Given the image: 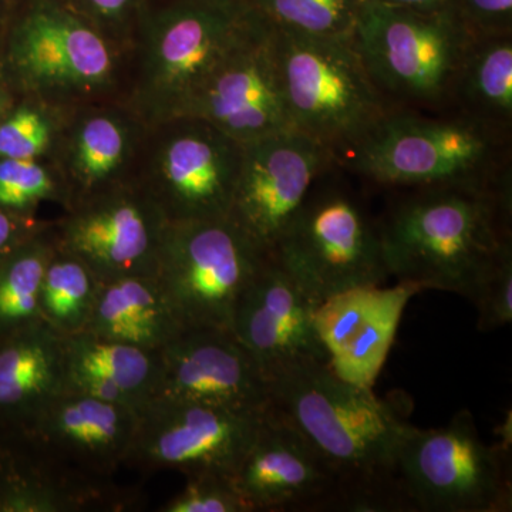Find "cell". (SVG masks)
<instances>
[{
  "mask_svg": "<svg viewBox=\"0 0 512 512\" xmlns=\"http://www.w3.org/2000/svg\"><path fill=\"white\" fill-rule=\"evenodd\" d=\"M52 221L57 248L92 269L99 281L156 275L168 221L137 181L64 208Z\"/></svg>",
  "mask_w": 512,
  "mask_h": 512,
  "instance_id": "cell-13",
  "label": "cell"
},
{
  "mask_svg": "<svg viewBox=\"0 0 512 512\" xmlns=\"http://www.w3.org/2000/svg\"><path fill=\"white\" fill-rule=\"evenodd\" d=\"M396 476L406 511L511 510L507 448L484 443L467 410L439 429L409 424L397 448Z\"/></svg>",
  "mask_w": 512,
  "mask_h": 512,
  "instance_id": "cell-9",
  "label": "cell"
},
{
  "mask_svg": "<svg viewBox=\"0 0 512 512\" xmlns=\"http://www.w3.org/2000/svg\"><path fill=\"white\" fill-rule=\"evenodd\" d=\"M56 249L52 222H47L0 266V336L40 318V289Z\"/></svg>",
  "mask_w": 512,
  "mask_h": 512,
  "instance_id": "cell-27",
  "label": "cell"
},
{
  "mask_svg": "<svg viewBox=\"0 0 512 512\" xmlns=\"http://www.w3.org/2000/svg\"><path fill=\"white\" fill-rule=\"evenodd\" d=\"M474 36L450 9H412L367 0L352 43L387 100L441 107L454 100Z\"/></svg>",
  "mask_w": 512,
  "mask_h": 512,
  "instance_id": "cell-7",
  "label": "cell"
},
{
  "mask_svg": "<svg viewBox=\"0 0 512 512\" xmlns=\"http://www.w3.org/2000/svg\"><path fill=\"white\" fill-rule=\"evenodd\" d=\"M2 2L3 0H0V6H2ZM0 23H5V19H3L2 16H0Z\"/></svg>",
  "mask_w": 512,
  "mask_h": 512,
  "instance_id": "cell-39",
  "label": "cell"
},
{
  "mask_svg": "<svg viewBox=\"0 0 512 512\" xmlns=\"http://www.w3.org/2000/svg\"><path fill=\"white\" fill-rule=\"evenodd\" d=\"M180 493L160 508L163 512H252L231 476H190Z\"/></svg>",
  "mask_w": 512,
  "mask_h": 512,
  "instance_id": "cell-32",
  "label": "cell"
},
{
  "mask_svg": "<svg viewBox=\"0 0 512 512\" xmlns=\"http://www.w3.org/2000/svg\"><path fill=\"white\" fill-rule=\"evenodd\" d=\"M423 289L397 281L357 286L316 306L313 325L328 355V366L343 382L373 389L382 372L404 309Z\"/></svg>",
  "mask_w": 512,
  "mask_h": 512,
  "instance_id": "cell-19",
  "label": "cell"
},
{
  "mask_svg": "<svg viewBox=\"0 0 512 512\" xmlns=\"http://www.w3.org/2000/svg\"><path fill=\"white\" fill-rule=\"evenodd\" d=\"M64 390L89 394L140 412L156 396L160 350L79 332L63 336Z\"/></svg>",
  "mask_w": 512,
  "mask_h": 512,
  "instance_id": "cell-23",
  "label": "cell"
},
{
  "mask_svg": "<svg viewBox=\"0 0 512 512\" xmlns=\"http://www.w3.org/2000/svg\"><path fill=\"white\" fill-rule=\"evenodd\" d=\"M316 303L271 254L242 295L231 330L261 367L266 380L306 360L328 362L316 335Z\"/></svg>",
  "mask_w": 512,
  "mask_h": 512,
  "instance_id": "cell-21",
  "label": "cell"
},
{
  "mask_svg": "<svg viewBox=\"0 0 512 512\" xmlns=\"http://www.w3.org/2000/svg\"><path fill=\"white\" fill-rule=\"evenodd\" d=\"M184 116L208 121L241 144L293 130L279 72L276 32L264 18L211 74Z\"/></svg>",
  "mask_w": 512,
  "mask_h": 512,
  "instance_id": "cell-16",
  "label": "cell"
},
{
  "mask_svg": "<svg viewBox=\"0 0 512 512\" xmlns=\"http://www.w3.org/2000/svg\"><path fill=\"white\" fill-rule=\"evenodd\" d=\"M137 410L64 390L43 407L28 430L67 466L111 480L126 464L136 434Z\"/></svg>",
  "mask_w": 512,
  "mask_h": 512,
  "instance_id": "cell-22",
  "label": "cell"
},
{
  "mask_svg": "<svg viewBox=\"0 0 512 512\" xmlns=\"http://www.w3.org/2000/svg\"><path fill=\"white\" fill-rule=\"evenodd\" d=\"M264 412L153 397L138 412L126 466L232 477Z\"/></svg>",
  "mask_w": 512,
  "mask_h": 512,
  "instance_id": "cell-12",
  "label": "cell"
},
{
  "mask_svg": "<svg viewBox=\"0 0 512 512\" xmlns=\"http://www.w3.org/2000/svg\"><path fill=\"white\" fill-rule=\"evenodd\" d=\"M3 23H0V36H2Z\"/></svg>",
  "mask_w": 512,
  "mask_h": 512,
  "instance_id": "cell-40",
  "label": "cell"
},
{
  "mask_svg": "<svg viewBox=\"0 0 512 512\" xmlns=\"http://www.w3.org/2000/svg\"><path fill=\"white\" fill-rule=\"evenodd\" d=\"M244 144L198 117L181 116L147 127L136 181L175 222L227 218Z\"/></svg>",
  "mask_w": 512,
  "mask_h": 512,
  "instance_id": "cell-11",
  "label": "cell"
},
{
  "mask_svg": "<svg viewBox=\"0 0 512 512\" xmlns=\"http://www.w3.org/2000/svg\"><path fill=\"white\" fill-rule=\"evenodd\" d=\"M261 19L249 0L144 5L128 49L124 101L148 126L184 116L211 74Z\"/></svg>",
  "mask_w": 512,
  "mask_h": 512,
  "instance_id": "cell-3",
  "label": "cell"
},
{
  "mask_svg": "<svg viewBox=\"0 0 512 512\" xmlns=\"http://www.w3.org/2000/svg\"><path fill=\"white\" fill-rule=\"evenodd\" d=\"M275 32L293 130L318 141L336 160L345 157L393 106L367 73L352 39Z\"/></svg>",
  "mask_w": 512,
  "mask_h": 512,
  "instance_id": "cell-6",
  "label": "cell"
},
{
  "mask_svg": "<svg viewBox=\"0 0 512 512\" xmlns=\"http://www.w3.org/2000/svg\"><path fill=\"white\" fill-rule=\"evenodd\" d=\"M72 5L110 39L124 49H130L138 16L144 6L143 0H74Z\"/></svg>",
  "mask_w": 512,
  "mask_h": 512,
  "instance_id": "cell-34",
  "label": "cell"
},
{
  "mask_svg": "<svg viewBox=\"0 0 512 512\" xmlns=\"http://www.w3.org/2000/svg\"><path fill=\"white\" fill-rule=\"evenodd\" d=\"M148 124L124 100L64 110L47 163L62 185L64 208L136 181Z\"/></svg>",
  "mask_w": 512,
  "mask_h": 512,
  "instance_id": "cell-15",
  "label": "cell"
},
{
  "mask_svg": "<svg viewBox=\"0 0 512 512\" xmlns=\"http://www.w3.org/2000/svg\"><path fill=\"white\" fill-rule=\"evenodd\" d=\"M16 97H18V94L13 92L8 83L0 77V119L9 110V107L15 103Z\"/></svg>",
  "mask_w": 512,
  "mask_h": 512,
  "instance_id": "cell-38",
  "label": "cell"
},
{
  "mask_svg": "<svg viewBox=\"0 0 512 512\" xmlns=\"http://www.w3.org/2000/svg\"><path fill=\"white\" fill-rule=\"evenodd\" d=\"M63 110L32 97L18 96L0 119V158L47 160Z\"/></svg>",
  "mask_w": 512,
  "mask_h": 512,
  "instance_id": "cell-30",
  "label": "cell"
},
{
  "mask_svg": "<svg viewBox=\"0 0 512 512\" xmlns=\"http://www.w3.org/2000/svg\"><path fill=\"white\" fill-rule=\"evenodd\" d=\"M136 497L67 466L28 429L0 421V512L121 511Z\"/></svg>",
  "mask_w": 512,
  "mask_h": 512,
  "instance_id": "cell-20",
  "label": "cell"
},
{
  "mask_svg": "<svg viewBox=\"0 0 512 512\" xmlns=\"http://www.w3.org/2000/svg\"><path fill=\"white\" fill-rule=\"evenodd\" d=\"M154 397L264 412L268 380L231 329L184 328L160 350Z\"/></svg>",
  "mask_w": 512,
  "mask_h": 512,
  "instance_id": "cell-18",
  "label": "cell"
},
{
  "mask_svg": "<svg viewBox=\"0 0 512 512\" xmlns=\"http://www.w3.org/2000/svg\"><path fill=\"white\" fill-rule=\"evenodd\" d=\"M128 50L69 0H28L0 36V77L59 110L124 100Z\"/></svg>",
  "mask_w": 512,
  "mask_h": 512,
  "instance_id": "cell-4",
  "label": "cell"
},
{
  "mask_svg": "<svg viewBox=\"0 0 512 512\" xmlns=\"http://www.w3.org/2000/svg\"><path fill=\"white\" fill-rule=\"evenodd\" d=\"M269 409L308 441L338 484L339 510L406 511L396 456L409 426L404 399L343 382L306 360L268 379Z\"/></svg>",
  "mask_w": 512,
  "mask_h": 512,
  "instance_id": "cell-1",
  "label": "cell"
},
{
  "mask_svg": "<svg viewBox=\"0 0 512 512\" xmlns=\"http://www.w3.org/2000/svg\"><path fill=\"white\" fill-rule=\"evenodd\" d=\"M367 0H249L272 26L318 39H352Z\"/></svg>",
  "mask_w": 512,
  "mask_h": 512,
  "instance_id": "cell-29",
  "label": "cell"
},
{
  "mask_svg": "<svg viewBox=\"0 0 512 512\" xmlns=\"http://www.w3.org/2000/svg\"><path fill=\"white\" fill-rule=\"evenodd\" d=\"M376 2L403 6V8L434 10L447 8L450 0H376Z\"/></svg>",
  "mask_w": 512,
  "mask_h": 512,
  "instance_id": "cell-37",
  "label": "cell"
},
{
  "mask_svg": "<svg viewBox=\"0 0 512 512\" xmlns=\"http://www.w3.org/2000/svg\"><path fill=\"white\" fill-rule=\"evenodd\" d=\"M336 157L296 130L244 144L228 218L272 254L313 185Z\"/></svg>",
  "mask_w": 512,
  "mask_h": 512,
  "instance_id": "cell-14",
  "label": "cell"
},
{
  "mask_svg": "<svg viewBox=\"0 0 512 512\" xmlns=\"http://www.w3.org/2000/svg\"><path fill=\"white\" fill-rule=\"evenodd\" d=\"M316 181L272 256L316 305L357 286L390 278L379 224L348 188Z\"/></svg>",
  "mask_w": 512,
  "mask_h": 512,
  "instance_id": "cell-8",
  "label": "cell"
},
{
  "mask_svg": "<svg viewBox=\"0 0 512 512\" xmlns=\"http://www.w3.org/2000/svg\"><path fill=\"white\" fill-rule=\"evenodd\" d=\"M453 101L463 107V114L497 131L511 127L512 33L474 37Z\"/></svg>",
  "mask_w": 512,
  "mask_h": 512,
  "instance_id": "cell-26",
  "label": "cell"
},
{
  "mask_svg": "<svg viewBox=\"0 0 512 512\" xmlns=\"http://www.w3.org/2000/svg\"><path fill=\"white\" fill-rule=\"evenodd\" d=\"M184 330L154 275L100 281L83 332L148 350H161Z\"/></svg>",
  "mask_w": 512,
  "mask_h": 512,
  "instance_id": "cell-25",
  "label": "cell"
},
{
  "mask_svg": "<svg viewBox=\"0 0 512 512\" xmlns=\"http://www.w3.org/2000/svg\"><path fill=\"white\" fill-rule=\"evenodd\" d=\"M64 392L63 336L37 320L0 336V421L28 429Z\"/></svg>",
  "mask_w": 512,
  "mask_h": 512,
  "instance_id": "cell-24",
  "label": "cell"
},
{
  "mask_svg": "<svg viewBox=\"0 0 512 512\" xmlns=\"http://www.w3.org/2000/svg\"><path fill=\"white\" fill-rule=\"evenodd\" d=\"M478 311V330L493 332L512 320V245L501 252L497 264L473 301Z\"/></svg>",
  "mask_w": 512,
  "mask_h": 512,
  "instance_id": "cell-33",
  "label": "cell"
},
{
  "mask_svg": "<svg viewBox=\"0 0 512 512\" xmlns=\"http://www.w3.org/2000/svg\"><path fill=\"white\" fill-rule=\"evenodd\" d=\"M232 480L252 512L339 510L332 471L269 407Z\"/></svg>",
  "mask_w": 512,
  "mask_h": 512,
  "instance_id": "cell-17",
  "label": "cell"
},
{
  "mask_svg": "<svg viewBox=\"0 0 512 512\" xmlns=\"http://www.w3.org/2000/svg\"><path fill=\"white\" fill-rule=\"evenodd\" d=\"M447 8L474 37L512 33V0H450Z\"/></svg>",
  "mask_w": 512,
  "mask_h": 512,
  "instance_id": "cell-35",
  "label": "cell"
},
{
  "mask_svg": "<svg viewBox=\"0 0 512 512\" xmlns=\"http://www.w3.org/2000/svg\"><path fill=\"white\" fill-rule=\"evenodd\" d=\"M498 134L466 114L440 119L393 109L343 158L355 173L389 187H503Z\"/></svg>",
  "mask_w": 512,
  "mask_h": 512,
  "instance_id": "cell-5",
  "label": "cell"
},
{
  "mask_svg": "<svg viewBox=\"0 0 512 512\" xmlns=\"http://www.w3.org/2000/svg\"><path fill=\"white\" fill-rule=\"evenodd\" d=\"M43 202L64 205L62 185L46 160L0 158V208L37 215Z\"/></svg>",
  "mask_w": 512,
  "mask_h": 512,
  "instance_id": "cell-31",
  "label": "cell"
},
{
  "mask_svg": "<svg viewBox=\"0 0 512 512\" xmlns=\"http://www.w3.org/2000/svg\"><path fill=\"white\" fill-rule=\"evenodd\" d=\"M268 255L228 217L175 222L165 229L154 276L184 328L231 329Z\"/></svg>",
  "mask_w": 512,
  "mask_h": 512,
  "instance_id": "cell-10",
  "label": "cell"
},
{
  "mask_svg": "<svg viewBox=\"0 0 512 512\" xmlns=\"http://www.w3.org/2000/svg\"><path fill=\"white\" fill-rule=\"evenodd\" d=\"M510 187L416 188L379 224L384 262L397 281L476 299L511 244Z\"/></svg>",
  "mask_w": 512,
  "mask_h": 512,
  "instance_id": "cell-2",
  "label": "cell"
},
{
  "mask_svg": "<svg viewBox=\"0 0 512 512\" xmlns=\"http://www.w3.org/2000/svg\"><path fill=\"white\" fill-rule=\"evenodd\" d=\"M37 215H23L0 208V266L26 241L47 225Z\"/></svg>",
  "mask_w": 512,
  "mask_h": 512,
  "instance_id": "cell-36",
  "label": "cell"
},
{
  "mask_svg": "<svg viewBox=\"0 0 512 512\" xmlns=\"http://www.w3.org/2000/svg\"><path fill=\"white\" fill-rule=\"evenodd\" d=\"M99 286L89 266L56 245L40 289V318L62 336L83 332Z\"/></svg>",
  "mask_w": 512,
  "mask_h": 512,
  "instance_id": "cell-28",
  "label": "cell"
}]
</instances>
